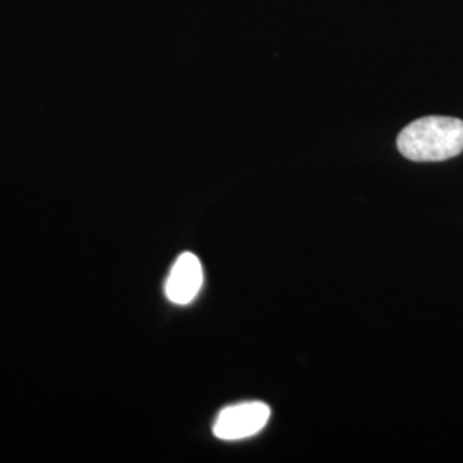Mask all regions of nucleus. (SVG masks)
Listing matches in <instances>:
<instances>
[{"label":"nucleus","instance_id":"obj_1","mask_svg":"<svg viewBox=\"0 0 463 463\" xmlns=\"http://www.w3.org/2000/svg\"><path fill=\"white\" fill-rule=\"evenodd\" d=\"M398 151L412 162H443L463 151V120L430 116L414 120L398 134Z\"/></svg>","mask_w":463,"mask_h":463},{"label":"nucleus","instance_id":"obj_2","mask_svg":"<svg viewBox=\"0 0 463 463\" xmlns=\"http://www.w3.org/2000/svg\"><path fill=\"white\" fill-rule=\"evenodd\" d=\"M269 419V407L263 402H244L223 409L216 417L213 434L223 441L246 439L263 430Z\"/></svg>","mask_w":463,"mask_h":463},{"label":"nucleus","instance_id":"obj_3","mask_svg":"<svg viewBox=\"0 0 463 463\" xmlns=\"http://www.w3.org/2000/svg\"><path fill=\"white\" fill-rule=\"evenodd\" d=\"M203 287V266L198 256L184 252L172 266L166 279L165 294L170 302L177 306L191 304Z\"/></svg>","mask_w":463,"mask_h":463}]
</instances>
